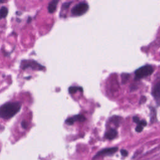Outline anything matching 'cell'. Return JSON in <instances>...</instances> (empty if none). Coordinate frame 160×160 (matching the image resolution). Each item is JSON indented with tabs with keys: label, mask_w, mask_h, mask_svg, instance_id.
<instances>
[{
	"label": "cell",
	"mask_w": 160,
	"mask_h": 160,
	"mask_svg": "<svg viewBox=\"0 0 160 160\" xmlns=\"http://www.w3.org/2000/svg\"><path fill=\"white\" fill-rule=\"evenodd\" d=\"M117 134H118L117 131L115 129H111L108 132H106L105 136L106 138L109 139H112L116 136Z\"/></svg>",
	"instance_id": "obj_7"
},
{
	"label": "cell",
	"mask_w": 160,
	"mask_h": 160,
	"mask_svg": "<svg viewBox=\"0 0 160 160\" xmlns=\"http://www.w3.org/2000/svg\"><path fill=\"white\" fill-rule=\"evenodd\" d=\"M89 6L86 2H81L75 5L71 9V14L74 16H79L87 12Z\"/></svg>",
	"instance_id": "obj_3"
},
{
	"label": "cell",
	"mask_w": 160,
	"mask_h": 160,
	"mask_svg": "<svg viewBox=\"0 0 160 160\" xmlns=\"http://www.w3.org/2000/svg\"><path fill=\"white\" fill-rule=\"evenodd\" d=\"M129 74H121V77H122V83H124V82H126L128 80L129 78Z\"/></svg>",
	"instance_id": "obj_11"
},
{
	"label": "cell",
	"mask_w": 160,
	"mask_h": 160,
	"mask_svg": "<svg viewBox=\"0 0 160 160\" xmlns=\"http://www.w3.org/2000/svg\"><path fill=\"white\" fill-rule=\"evenodd\" d=\"M69 92L71 94H73L74 93H76L78 91H81V92H82V88L81 87H79V86H71L69 87L68 89Z\"/></svg>",
	"instance_id": "obj_9"
},
{
	"label": "cell",
	"mask_w": 160,
	"mask_h": 160,
	"mask_svg": "<svg viewBox=\"0 0 160 160\" xmlns=\"http://www.w3.org/2000/svg\"><path fill=\"white\" fill-rule=\"evenodd\" d=\"M132 119H133V121L135 122H136V123H138V122L140 121L139 118L138 116H136L132 118Z\"/></svg>",
	"instance_id": "obj_15"
},
{
	"label": "cell",
	"mask_w": 160,
	"mask_h": 160,
	"mask_svg": "<svg viewBox=\"0 0 160 160\" xmlns=\"http://www.w3.org/2000/svg\"><path fill=\"white\" fill-rule=\"evenodd\" d=\"M72 3V1H69V2H64L62 4V8H68L69 5Z\"/></svg>",
	"instance_id": "obj_13"
},
{
	"label": "cell",
	"mask_w": 160,
	"mask_h": 160,
	"mask_svg": "<svg viewBox=\"0 0 160 160\" xmlns=\"http://www.w3.org/2000/svg\"><path fill=\"white\" fill-rule=\"evenodd\" d=\"M8 13V8L5 6H2L0 8V19L5 18Z\"/></svg>",
	"instance_id": "obj_8"
},
{
	"label": "cell",
	"mask_w": 160,
	"mask_h": 160,
	"mask_svg": "<svg viewBox=\"0 0 160 160\" xmlns=\"http://www.w3.org/2000/svg\"><path fill=\"white\" fill-rule=\"evenodd\" d=\"M58 2L59 1L58 0H53L49 3V5L48 6V10L49 12L53 13L56 11Z\"/></svg>",
	"instance_id": "obj_6"
},
{
	"label": "cell",
	"mask_w": 160,
	"mask_h": 160,
	"mask_svg": "<svg viewBox=\"0 0 160 160\" xmlns=\"http://www.w3.org/2000/svg\"><path fill=\"white\" fill-rule=\"evenodd\" d=\"M153 71H154V68L150 64L144 65L136 70V71L134 72V74H135L134 79L138 80V79L149 76L153 72Z\"/></svg>",
	"instance_id": "obj_2"
},
{
	"label": "cell",
	"mask_w": 160,
	"mask_h": 160,
	"mask_svg": "<svg viewBox=\"0 0 160 160\" xmlns=\"http://www.w3.org/2000/svg\"><path fill=\"white\" fill-rule=\"evenodd\" d=\"M21 67L22 69H26L27 68H31L32 69L41 70L44 69V67L41 64L38 63L36 61L33 60H23L21 61Z\"/></svg>",
	"instance_id": "obj_4"
},
{
	"label": "cell",
	"mask_w": 160,
	"mask_h": 160,
	"mask_svg": "<svg viewBox=\"0 0 160 160\" xmlns=\"http://www.w3.org/2000/svg\"><path fill=\"white\" fill-rule=\"evenodd\" d=\"M146 124H147V122H146V121L145 120H144V119L140 120V121L138 122V125H140V126H142V127L146 126Z\"/></svg>",
	"instance_id": "obj_12"
},
{
	"label": "cell",
	"mask_w": 160,
	"mask_h": 160,
	"mask_svg": "<svg viewBox=\"0 0 160 160\" xmlns=\"http://www.w3.org/2000/svg\"><path fill=\"white\" fill-rule=\"evenodd\" d=\"M21 108V103L18 101L6 102L0 107V118L9 119L14 116Z\"/></svg>",
	"instance_id": "obj_1"
},
{
	"label": "cell",
	"mask_w": 160,
	"mask_h": 160,
	"mask_svg": "<svg viewBox=\"0 0 160 160\" xmlns=\"http://www.w3.org/2000/svg\"><path fill=\"white\" fill-rule=\"evenodd\" d=\"M21 125H22V127L23 128L26 129V128H27L28 124H27V122H26L25 121H22L21 122Z\"/></svg>",
	"instance_id": "obj_16"
},
{
	"label": "cell",
	"mask_w": 160,
	"mask_h": 160,
	"mask_svg": "<svg viewBox=\"0 0 160 160\" xmlns=\"http://www.w3.org/2000/svg\"><path fill=\"white\" fill-rule=\"evenodd\" d=\"M142 129H143V127L142 126H140V125H138L137 126H136V131H137V132H141L142 131Z\"/></svg>",
	"instance_id": "obj_14"
},
{
	"label": "cell",
	"mask_w": 160,
	"mask_h": 160,
	"mask_svg": "<svg viewBox=\"0 0 160 160\" xmlns=\"http://www.w3.org/2000/svg\"><path fill=\"white\" fill-rule=\"evenodd\" d=\"M146 98L145 96H142L141 98V100H140V102H141V101H142L141 102V104L143 103V102H144L146 101Z\"/></svg>",
	"instance_id": "obj_17"
},
{
	"label": "cell",
	"mask_w": 160,
	"mask_h": 160,
	"mask_svg": "<svg viewBox=\"0 0 160 160\" xmlns=\"http://www.w3.org/2000/svg\"><path fill=\"white\" fill-rule=\"evenodd\" d=\"M73 121L75 122L76 121H79L80 122H82L84 121H85L86 118L84 116L81 115V114H78V115H76V116H74L72 117Z\"/></svg>",
	"instance_id": "obj_10"
},
{
	"label": "cell",
	"mask_w": 160,
	"mask_h": 160,
	"mask_svg": "<svg viewBox=\"0 0 160 160\" xmlns=\"http://www.w3.org/2000/svg\"><path fill=\"white\" fill-rule=\"evenodd\" d=\"M152 95L155 100L157 101V103L159 104V96H160V82L159 81L157 82V83L154 86L152 90Z\"/></svg>",
	"instance_id": "obj_5"
}]
</instances>
